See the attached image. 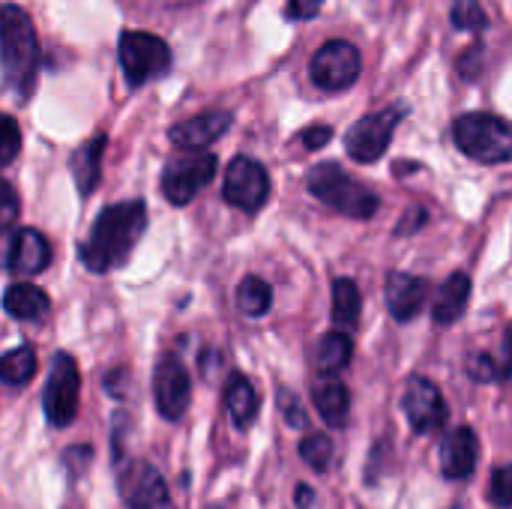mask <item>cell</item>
I'll return each mask as SVG.
<instances>
[{"mask_svg": "<svg viewBox=\"0 0 512 509\" xmlns=\"http://www.w3.org/2000/svg\"><path fill=\"white\" fill-rule=\"evenodd\" d=\"M300 459H303L312 471L324 474V471L330 468V462H333V441H330L327 435H306V438L300 441Z\"/></svg>", "mask_w": 512, "mask_h": 509, "instance_id": "27", "label": "cell"}, {"mask_svg": "<svg viewBox=\"0 0 512 509\" xmlns=\"http://www.w3.org/2000/svg\"><path fill=\"white\" fill-rule=\"evenodd\" d=\"M105 144H108V138H105V135H96V138L84 141V144L72 153V177H75V189H78L81 198H87V195L99 186Z\"/></svg>", "mask_w": 512, "mask_h": 509, "instance_id": "21", "label": "cell"}, {"mask_svg": "<svg viewBox=\"0 0 512 509\" xmlns=\"http://www.w3.org/2000/svg\"><path fill=\"white\" fill-rule=\"evenodd\" d=\"M512 471L507 465H498L489 483V501L498 509H510L512 504Z\"/></svg>", "mask_w": 512, "mask_h": 509, "instance_id": "31", "label": "cell"}, {"mask_svg": "<svg viewBox=\"0 0 512 509\" xmlns=\"http://www.w3.org/2000/svg\"><path fill=\"white\" fill-rule=\"evenodd\" d=\"M36 375V351L30 345L12 348L0 357V384L24 387Z\"/></svg>", "mask_w": 512, "mask_h": 509, "instance_id": "25", "label": "cell"}, {"mask_svg": "<svg viewBox=\"0 0 512 509\" xmlns=\"http://www.w3.org/2000/svg\"><path fill=\"white\" fill-rule=\"evenodd\" d=\"M405 114H408L405 105H390V108H381V111H375V114L360 117V120L348 129V135H345V150H348V156H351L354 162H360V165L378 162V159L387 153V147H390V141H393V135H396V129H399V123L405 120Z\"/></svg>", "mask_w": 512, "mask_h": 509, "instance_id": "6", "label": "cell"}, {"mask_svg": "<svg viewBox=\"0 0 512 509\" xmlns=\"http://www.w3.org/2000/svg\"><path fill=\"white\" fill-rule=\"evenodd\" d=\"M21 150V129L9 114H0V168H6Z\"/></svg>", "mask_w": 512, "mask_h": 509, "instance_id": "30", "label": "cell"}, {"mask_svg": "<svg viewBox=\"0 0 512 509\" xmlns=\"http://www.w3.org/2000/svg\"><path fill=\"white\" fill-rule=\"evenodd\" d=\"M39 36L33 27V18L18 3L0 6V69L6 87L15 90L18 102H27L36 90L39 75Z\"/></svg>", "mask_w": 512, "mask_h": 509, "instance_id": "2", "label": "cell"}, {"mask_svg": "<svg viewBox=\"0 0 512 509\" xmlns=\"http://www.w3.org/2000/svg\"><path fill=\"white\" fill-rule=\"evenodd\" d=\"M15 219H18V198L12 192V186L0 180V237L9 234Z\"/></svg>", "mask_w": 512, "mask_h": 509, "instance_id": "32", "label": "cell"}, {"mask_svg": "<svg viewBox=\"0 0 512 509\" xmlns=\"http://www.w3.org/2000/svg\"><path fill=\"white\" fill-rule=\"evenodd\" d=\"M423 225H426V210H423V207H411V210L405 213V222L396 228V234L405 237V234H411V231H417V228H423Z\"/></svg>", "mask_w": 512, "mask_h": 509, "instance_id": "36", "label": "cell"}, {"mask_svg": "<svg viewBox=\"0 0 512 509\" xmlns=\"http://www.w3.org/2000/svg\"><path fill=\"white\" fill-rule=\"evenodd\" d=\"M402 408H405V417H408V423H411V429L417 435H432V432L444 429L447 417H450L444 393L435 387V381H429L423 375H414L408 381Z\"/></svg>", "mask_w": 512, "mask_h": 509, "instance_id": "13", "label": "cell"}, {"mask_svg": "<svg viewBox=\"0 0 512 509\" xmlns=\"http://www.w3.org/2000/svg\"><path fill=\"white\" fill-rule=\"evenodd\" d=\"M438 462H441V474L447 480H468L477 471V462H480L477 432L468 429V426H459L456 432H450L444 438V444H441Z\"/></svg>", "mask_w": 512, "mask_h": 509, "instance_id": "14", "label": "cell"}, {"mask_svg": "<svg viewBox=\"0 0 512 509\" xmlns=\"http://www.w3.org/2000/svg\"><path fill=\"white\" fill-rule=\"evenodd\" d=\"M222 198L240 213H258L267 198H270V177L267 168L258 159L237 156L225 168V183H222Z\"/></svg>", "mask_w": 512, "mask_h": 509, "instance_id": "10", "label": "cell"}, {"mask_svg": "<svg viewBox=\"0 0 512 509\" xmlns=\"http://www.w3.org/2000/svg\"><path fill=\"white\" fill-rule=\"evenodd\" d=\"M282 408H285L288 426H294V429H303V426H306V414H303L300 402H297L291 393H282Z\"/></svg>", "mask_w": 512, "mask_h": 509, "instance_id": "35", "label": "cell"}, {"mask_svg": "<svg viewBox=\"0 0 512 509\" xmlns=\"http://www.w3.org/2000/svg\"><path fill=\"white\" fill-rule=\"evenodd\" d=\"M231 114L228 111H204L198 117H189L177 126L168 129V138L180 150H201L210 147L216 138H222L231 129Z\"/></svg>", "mask_w": 512, "mask_h": 509, "instance_id": "15", "label": "cell"}, {"mask_svg": "<svg viewBox=\"0 0 512 509\" xmlns=\"http://www.w3.org/2000/svg\"><path fill=\"white\" fill-rule=\"evenodd\" d=\"M273 306V291L261 276H246L237 288V309L246 318H264Z\"/></svg>", "mask_w": 512, "mask_h": 509, "instance_id": "26", "label": "cell"}, {"mask_svg": "<svg viewBox=\"0 0 512 509\" xmlns=\"http://www.w3.org/2000/svg\"><path fill=\"white\" fill-rule=\"evenodd\" d=\"M468 303H471V276H468V273H453V276L441 285V291L435 294V306H432L435 324L453 327V324L465 315Z\"/></svg>", "mask_w": 512, "mask_h": 509, "instance_id": "19", "label": "cell"}, {"mask_svg": "<svg viewBox=\"0 0 512 509\" xmlns=\"http://www.w3.org/2000/svg\"><path fill=\"white\" fill-rule=\"evenodd\" d=\"M306 186L321 204H327L330 210H336L348 219H372L381 207V198L369 186H363L351 174H345L342 165H336V162H321V165L309 168Z\"/></svg>", "mask_w": 512, "mask_h": 509, "instance_id": "3", "label": "cell"}, {"mask_svg": "<svg viewBox=\"0 0 512 509\" xmlns=\"http://www.w3.org/2000/svg\"><path fill=\"white\" fill-rule=\"evenodd\" d=\"M330 138H333V129L327 123H315V126H306L300 132V141H303L306 150H321V147L330 144Z\"/></svg>", "mask_w": 512, "mask_h": 509, "instance_id": "33", "label": "cell"}, {"mask_svg": "<svg viewBox=\"0 0 512 509\" xmlns=\"http://www.w3.org/2000/svg\"><path fill=\"white\" fill-rule=\"evenodd\" d=\"M117 486L129 509H171L165 477L144 459H129L117 477Z\"/></svg>", "mask_w": 512, "mask_h": 509, "instance_id": "11", "label": "cell"}, {"mask_svg": "<svg viewBox=\"0 0 512 509\" xmlns=\"http://www.w3.org/2000/svg\"><path fill=\"white\" fill-rule=\"evenodd\" d=\"M324 0H291L288 3V18H297V21H309L321 12Z\"/></svg>", "mask_w": 512, "mask_h": 509, "instance_id": "34", "label": "cell"}, {"mask_svg": "<svg viewBox=\"0 0 512 509\" xmlns=\"http://www.w3.org/2000/svg\"><path fill=\"white\" fill-rule=\"evenodd\" d=\"M3 312L24 324H42L51 312V300L42 288L30 282H15L3 294Z\"/></svg>", "mask_w": 512, "mask_h": 509, "instance_id": "18", "label": "cell"}, {"mask_svg": "<svg viewBox=\"0 0 512 509\" xmlns=\"http://www.w3.org/2000/svg\"><path fill=\"white\" fill-rule=\"evenodd\" d=\"M360 69H363V57L345 39L324 42L312 54V63H309L312 84L321 87V90H327V93H342V90L354 87L357 78H360Z\"/></svg>", "mask_w": 512, "mask_h": 509, "instance_id": "9", "label": "cell"}, {"mask_svg": "<svg viewBox=\"0 0 512 509\" xmlns=\"http://www.w3.org/2000/svg\"><path fill=\"white\" fill-rule=\"evenodd\" d=\"M312 495H315V492H312L309 486H297V492H294V501L300 504V509H309L312 507Z\"/></svg>", "mask_w": 512, "mask_h": 509, "instance_id": "37", "label": "cell"}, {"mask_svg": "<svg viewBox=\"0 0 512 509\" xmlns=\"http://www.w3.org/2000/svg\"><path fill=\"white\" fill-rule=\"evenodd\" d=\"M468 375L480 384H489V381H507L510 375V360H501L495 363L492 354H474L468 360Z\"/></svg>", "mask_w": 512, "mask_h": 509, "instance_id": "28", "label": "cell"}, {"mask_svg": "<svg viewBox=\"0 0 512 509\" xmlns=\"http://www.w3.org/2000/svg\"><path fill=\"white\" fill-rule=\"evenodd\" d=\"M453 138H456V147L474 162L501 165L512 159L510 123L498 114H486V111L462 114L453 123Z\"/></svg>", "mask_w": 512, "mask_h": 509, "instance_id": "4", "label": "cell"}, {"mask_svg": "<svg viewBox=\"0 0 512 509\" xmlns=\"http://www.w3.org/2000/svg\"><path fill=\"white\" fill-rule=\"evenodd\" d=\"M453 24L459 30L480 33V30L489 27V15H486V9L477 0H456V6H453Z\"/></svg>", "mask_w": 512, "mask_h": 509, "instance_id": "29", "label": "cell"}, {"mask_svg": "<svg viewBox=\"0 0 512 509\" xmlns=\"http://www.w3.org/2000/svg\"><path fill=\"white\" fill-rule=\"evenodd\" d=\"M312 399H315V408L321 414V420L330 426V429H342L348 423V414H351V393L342 381H336L333 375H327L324 381L315 384L312 390Z\"/></svg>", "mask_w": 512, "mask_h": 509, "instance_id": "20", "label": "cell"}, {"mask_svg": "<svg viewBox=\"0 0 512 509\" xmlns=\"http://www.w3.org/2000/svg\"><path fill=\"white\" fill-rule=\"evenodd\" d=\"M51 264V246L48 240L33 231V228H18L9 237V252H6V267L15 276H36Z\"/></svg>", "mask_w": 512, "mask_h": 509, "instance_id": "16", "label": "cell"}, {"mask_svg": "<svg viewBox=\"0 0 512 509\" xmlns=\"http://www.w3.org/2000/svg\"><path fill=\"white\" fill-rule=\"evenodd\" d=\"M120 54V69L126 75L129 87H144L147 81H156L168 75L174 57L165 39L144 33V30H126L117 45Z\"/></svg>", "mask_w": 512, "mask_h": 509, "instance_id": "5", "label": "cell"}, {"mask_svg": "<svg viewBox=\"0 0 512 509\" xmlns=\"http://www.w3.org/2000/svg\"><path fill=\"white\" fill-rule=\"evenodd\" d=\"M153 399H156V411L171 423L183 420V414L189 411L192 378L174 354H165L153 369Z\"/></svg>", "mask_w": 512, "mask_h": 509, "instance_id": "12", "label": "cell"}, {"mask_svg": "<svg viewBox=\"0 0 512 509\" xmlns=\"http://www.w3.org/2000/svg\"><path fill=\"white\" fill-rule=\"evenodd\" d=\"M225 408H228L237 429H249L261 411V399H258L255 384L243 375H231L225 384Z\"/></svg>", "mask_w": 512, "mask_h": 509, "instance_id": "22", "label": "cell"}, {"mask_svg": "<svg viewBox=\"0 0 512 509\" xmlns=\"http://www.w3.org/2000/svg\"><path fill=\"white\" fill-rule=\"evenodd\" d=\"M429 297V282L411 273H390L387 276V309L399 324H408L420 315Z\"/></svg>", "mask_w": 512, "mask_h": 509, "instance_id": "17", "label": "cell"}, {"mask_svg": "<svg viewBox=\"0 0 512 509\" xmlns=\"http://www.w3.org/2000/svg\"><path fill=\"white\" fill-rule=\"evenodd\" d=\"M351 357H354V339L345 330H336V333L321 336L318 351H315V363H318L321 375L342 372L351 363Z\"/></svg>", "mask_w": 512, "mask_h": 509, "instance_id": "23", "label": "cell"}, {"mask_svg": "<svg viewBox=\"0 0 512 509\" xmlns=\"http://www.w3.org/2000/svg\"><path fill=\"white\" fill-rule=\"evenodd\" d=\"M363 297L354 279H336L333 282V324L339 330H351L360 321Z\"/></svg>", "mask_w": 512, "mask_h": 509, "instance_id": "24", "label": "cell"}, {"mask_svg": "<svg viewBox=\"0 0 512 509\" xmlns=\"http://www.w3.org/2000/svg\"><path fill=\"white\" fill-rule=\"evenodd\" d=\"M78 399H81V372L72 354H54L51 375L42 390V411L54 429H66L78 417Z\"/></svg>", "mask_w": 512, "mask_h": 509, "instance_id": "7", "label": "cell"}, {"mask_svg": "<svg viewBox=\"0 0 512 509\" xmlns=\"http://www.w3.org/2000/svg\"><path fill=\"white\" fill-rule=\"evenodd\" d=\"M219 159L213 153L186 150L183 156H174L162 171V195L174 207H186L213 177H216Z\"/></svg>", "mask_w": 512, "mask_h": 509, "instance_id": "8", "label": "cell"}, {"mask_svg": "<svg viewBox=\"0 0 512 509\" xmlns=\"http://www.w3.org/2000/svg\"><path fill=\"white\" fill-rule=\"evenodd\" d=\"M147 228V204L144 201H120L105 207L87 240L78 246V258L90 273H111L129 261L141 234Z\"/></svg>", "mask_w": 512, "mask_h": 509, "instance_id": "1", "label": "cell"}]
</instances>
